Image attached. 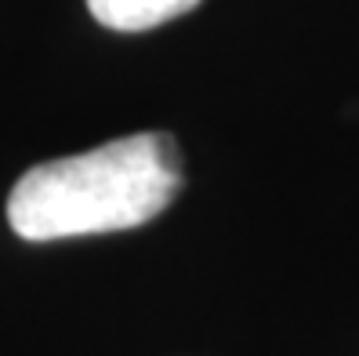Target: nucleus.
<instances>
[{
  "instance_id": "obj_2",
  "label": "nucleus",
  "mask_w": 359,
  "mask_h": 356,
  "mask_svg": "<svg viewBox=\"0 0 359 356\" xmlns=\"http://www.w3.org/2000/svg\"><path fill=\"white\" fill-rule=\"evenodd\" d=\"M196 4L200 0H88V11L105 29L142 33V29H156L178 15L193 11Z\"/></svg>"
},
{
  "instance_id": "obj_1",
  "label": "nucleus",
  "mask_w": 359,
  "mask_h": 356,
  "mask_svg": "<svg viewBox=\"0 0 359 356\" xmlns=\"http://www.w3.org/2000/svg\"><path fill=\"white\" fill-rule=\"evenodd\" d=\"M178 193V142L142 131L29 167L8 197V222L33 244L120 233L153 222Z\"/></svg>"
}]
</instances>
